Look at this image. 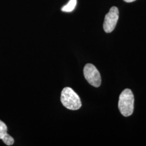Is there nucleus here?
<instances>
[{
    "label": "nucleus",
    "instance_id": "1",
    "mask_svg": "<svg viewBox=\"0 0 146 146\" xmlns=\"http://www.w3.org/2000/svg\"><path fill=\"white\" fill-rule=\"evenodd\" d=\"M61 102L68 110H76L81 107L82 104L78 95L70 87L63 89L61 95Z\"/></svg>",
    "mask_w": 146,
    "mask_h": 146
},
{
    "label": "nucleus",
    "instance_id": "2",
    "mask_svg": "<svg viewBox=\"0 0 146 146\" xmlns=\"http://www.w3.org/2000/svg\"><path fill=\"white\" fill-rule=\"evenodd\" d=\"M134 98L131 90L125 89L120 94L119 101V109L121 114L128 117L131 116L134 111Z\"/></svg>",
    "mask_w": 146,
    "mask_h": 146
},
{
    "label": "nucleus",
    "instance_id": "5",
    "mask_svg": "<svg viewBox=\"0 0 146 146\" xmlns=\"http://www.w3.org/2000/svg\"><path fill=\"white\" fill-rule=\"evenodd\" d=\"M0 139L7 146H11L14 144V139L7 133V127L5 123L0 120Z\"/></svg>",
    "mask_w": 146,
    "mask_h": 146
},
{
    "label": "nucleus",
    "instance_id": "4",
    "mask_svg": "<svg viewBox=\"0 0 146 146\" xmlns=\"http://www.w3.org/2000/svg\"><path fill=\"white\" fill-rule=\"evenodd\" d=\"M119 11L116 7H113L106 14L104 23V29L106 33H110L114 31L119 19Z\"/></svg>",
    "mask_w": 146,
    "mask_h": 146
},
{
    "label": "nucleus",
    "instance_id": "3",
    "mask_svg": "<svg viewBox=\"0 0 146 146\" xmlns=\"http://www.w3.org/2000/svg\"><path fill=\"white\" fill-rule=\"evenodd\" d=\"M84 78L89 84L95 87H99L101 84V78L99 70L93 64L88 63L84 69Z\"/></svg>",
    "mask_w": 146,
    "mask_h": 146
},
{
    "label": "nucleus",
    "instance_id": "6",
    "mask_svg": "<svg viewBox=\"0 0 146 146\" xmlns=\"http://www.w3.org/2000/svg\"><path fill=\"white\" fill-rule=\"evenodd\" d=\"M77 4V0H70L68 3L63 6L61 11L66 13H70L73 11Z\"/></svg>",
    "mask_w": 146,
    "mask_h": 146
},
{
    "label": "nucleus",
    "instance_id": "7",
    "mask_svg": "<svg viewBox=\"0 0 146 146\" xmlns=\"http://www.w3.org/2000/svg\"><path fill=\"white\" fill-rule=\"evenodd\" d=\"M124 1H125L126 2H134L136 0H123Z\"/></svg>",
    "mask_w": 146,
    "mask_h": 146
}]
</instances>
